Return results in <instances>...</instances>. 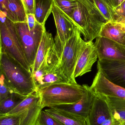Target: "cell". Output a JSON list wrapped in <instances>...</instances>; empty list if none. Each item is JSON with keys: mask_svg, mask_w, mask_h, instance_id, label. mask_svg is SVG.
Returning <instances> with one entry per match:
<instances>
[{"mask_svg": "<svg viewBox=\"0 0 125 125\" xmlns=\"http://www.w3.org/2000/svg\"><path fill=\"white\" fill-rule=\"evenodd\" d=\"M54 0H34V14L37 22L45 25L52 12Z\"/></svg>", "mask_w": 125, "mask_h": 125, "instance_id": "cell-20", "label": "cell"}, {"mask_svg": "<svg viewBox=\"0 0 125 125\" xmlns=\"http://www.w3.org/2000/svg\"><path fill=\"white\" fill-rule=\"evenodd\" d=\"M45 111L64 125H87L85 119L69 112L52 108Z\"/></svg>", "mask_w": 125, "mask_h": 125, "instance_id": "cell-19", "label": "cell"}, {"mask_svg": "<svg viewBox=\"0 0 125 125\" xmlns=\"http://www.w3.org/2000/svg\"><path fill=\"white\" fill-rule=\"evenodd\" d=\"M32 75L37 90L52 84L69 83L61 69L60 58L54 48Z\"/></svg>", "mask_w": 125, "mask_h": 125, "instance_id": "cell-5", "label": "cell"}, {"mask_svg": "<svg viewBox=\"0 0 125 125\" xmlns=\"http://www.w3.org/2000/svg\"><path fill=\"white\" fill-rule=\"evenodd\" d=\"M97 68L109 81L125 88V60H98Z\"/></svg>", "mask_w": 125, "mask_h": 125, "instance_id": "cell-11", "label": "cell"}, {"mask_svg": "<svg viewBox=\"0 0 125 125\" xmlns=\"http://www.w3.org/2000/svg\"><path fill=\"white\" fill-rule=\"evenodd\" d=\"M85 84L86 89V93L79 101L72 104L59 105L50 108L67 112L86 120L91 108L95 94L90 87L88 84Z\"/></svg>", "mask_w": 125, "mask_h": 125, "instance_id": "cell-13", "label": "cell"}, {"mask_svg": "<svg viewBox=\"0 0 125 125\" xmlns=\"http://www.w3.org/2000/svg\"><path fill=\"white\" fill-rule=\"evenodd\" d=\"M54 45V39L52 34L45 31L43 34L37 52L34 64L31 69L32 73L39 69Z\"/></svg>", "mask_w": 125, "mask_h": 125, "instance_id": "cell-17", "label": "cell"}, {"mask_svg": "<svg viewBox=\"0 0 125 125\" xmlns=\"http://www.w3.org/2000/svg\"><path fill=\"white\" fill-rule=\"evenodd\" d=\"M3 12L14 23L27 22V14L21 0H7Z\"/></svg>", "mask_w": 125, "mask_h": 125, "instance_id": "cell-16", "label": "cell"}, {"mask_svg": "<svg viewBox=\"0 0 125 125\" xmlns=\"http://www.w3.org/2000/svg\"><path fill=\"white\" fill-rule=\"evenodd\" d=\"M21 114L0 116V125H20Z\"/></svg>", "mask_w": 125, "mask_h": 125, "instance_id": "cell-27", "label": "cell"}, {"mask_svg": "<svg viewBox=\"0 0 125 125\" xmlns=\"http://www.w3.org/2000/svg\"><path fill=\"white\" fill-rule=\"evenodd\" d=\"M85 84L59 83L52 84L38 90L41 97L42 109L45 107L77 103L86 92Z\"/></svg>", "mask_w": 125, "mask_h": 125, "instance_id": "cell-2", "label": "cell"}, {"mask_svg": "<svg viewBox=\"0 0 125 125\" xmlns=\"http://www.w3.org/2000/svg\"><path fill=\"white\" fill-rule=\"evenodd\" d=\"M84 42L78 28L63 48L60 58V67L69 83L77 84L74 73Z\"/></svg>", "mask_w": 125, "mask_h": 125, "instance_id": "cell-6", "label": "cell"}, {"mask_svg": "<svg viewBox=\"0 0 125 125\" xmlns=\"http://www.w3.org/2000/svg\"><path fill=\"white\" fill-rule=\"evenodd\" d=\"M125 0H119V4H118V6H119L120 5H121V4H122V3H123Z\"/></svg>", "mask_w": 125, "mask_h": 125, "instance_id": "cell-35", "label": "cell"}, {"mask_svg": "<svg viewBox=\"0 0 125 125\" xmlns=\"http://www.w3.org/2000/svg\"><path fill=\"white\" fill-rule=\"evenodd\" d=\"M7 0H0V11L4 12L5 10V5Z\"/></svg>", "mask_w": 125, "mask_h": 125, "instance_id": "cell-34", "label": "cell"}, {"mask_svg": "<svg viewBox=\"0 0 125 125\" xmlns=\"http://www.w3.org/2000/svg\"><path fill=\"white\" fill-rule=\"evenodd\" d=\"M14 23L25 56L31 70L43 34L46 31L45 25L36 22L34 29L30 31L27 22Z\"/></svg>", "mask_w": 125, "mask_h": 125, "instance_id": "cell-7", "label": "cell"}, {"mask_svg": "<svg viewBox=\"0 0 125 125\" xmlns=\"http://www.w3.org/2000/svg\"><path fill=\"white\" fill-rule=\"evenodd\" d=\"M78 5L71 18L79 29L85 42L93 41L100 37L105 24L94 10L91 0H78Z\"/></svg>", "mask_w": 125, "mask_h": 125, "instance_id": "cell-3", "label": "cell"}, {"mask_svg": "<svg viewBox=\"0 0 125 125\" xmlns=\"http://www.w3.org/2000/svg\"><path fill=\"white\" fill-rule=\"evenodd\" d=\"M55 4L70 17L78 5V0H54Z\"/></svg>", "mask_w": 125, "mask_h": 125, "instance_id": "cell-24", "label": "cell"}, {"mask_svg": "<svg viewBox=\"0 0 125 125\" xmlns=\"http://www.w3.org/2000/svg\"><path fill=\"white\" fill-rule=\"evenodd\" d=\"M90 87L96 95L125 99V88L109 81L98 68Z\"/></svg>", "mask_w": 125, "mask_h": 125, "instance_id": "cell-10", "label": "cell"}, {"mask_svg": "<svg viewBox=\"0 0 125 125\" xmlns=\"http://www.w3.org/2000/svg\"><path fill=\"white\" fill-rule=\"evenodd\" d=\"M98 58V55L94 43L93 41H85L75 70L74 76L75 78L91 72Z\"/></svg>", "mask_w": 125, "mask_h": 125, "instance_id": "cell-14", "label": "cell"}, {"mask_svg": "<svg viewBox=\"0 0 125 125\" xmlns=\"http://www.w3.org/2000/svg\"><path fill=\"white\" fill-rule=\"evenodd\" d=\"M108 5L114 11L118 7L119 0H104Z\"/></svg>", "mask_w": 125, "mask_h": 125, "instance_id": "cell-33", "label": "cell"}, {"mask_svg": "<svg viewBox=\"0 0 125 125\" xmlns=\"http://www.w3.org/2000/svg\"><path fill=\"white\" fill-rule=\"evenodd\" d=\"M96 39L94 45L98 60H125V45L105 37Z\"/></svg>", "mask_w": 125, "mask_h": 125, "instance_id": "cell-12", "label": "cell"}, {"mask_svg": "<svg viewBox=\"0 0 125 125\" xmlns=\"http://www.w3.org/2000/svg\"><path fill=\"white\" fill-rule=\"evenodd\" d=\"M25 7L26 14H34V0H21Z\"/></svg>", "mask_w": 125, "mask_h": 125, "instance_id": "cell-28", "label": "cell"}, {"mask_svg": "<svg viewBox=\"0 0 125 125\" xmlns=\"http://www.w3.org/2000/svg\"><path fill=\"white\" fill-rule=\"evenodd\" d=\"M0 52L4 53L18 62L27 70L31 71L26 58L14 23L0 11Z\"/></svg>", "mask_w": 125, "mask_h": 125, "instance_id": "cell-4", "label": "cell"}, {"mask_svg": "<svg viewBox=\"0 0 125 125\" xmlns=\"http://www.w3.org/2000/svg\"><path fill=\"white\" fill-rule=\"evenodd\" d=\"M15 92L7 81L4 76L0 73V101L3 100L8 96Z\"/></svg>", "mask_w": 125, "mask_h": 125, "instance_id": "cell-26", "label": "cell"}, {"mask_svg": "<svg viewBox=\"0 0 125 125\" xmlns=\"http://www.w3.org/2000/svg\"><path fill=\"white\" fill-rule=\"evenodd\" d=\"M52 12L57 28L54 47L60 58L64 46L79 28L72 19L54 3Z\"/></svg>", "mask_w": 125, "mask_h": 125, "instance_id": "cell-8", "label": "cell"}, {"mask_svg": "<svg viewBox=\"0 0 125 125\" xmlns=\"http://www.w3.org/2000/svg\"><path fill=\"white\" fill-rule=\"evenodd\" d=\"M115 12L116 17H121L125 18V0L116 8Z\"/></svg>", "mask_w": 125, "mask_h": 125, "instance_id": "cell-31", "label": "cell"}, {"mask_svg": "<svg viewBox=\"0 0 125 125\" xmlns=\"http://www.w3.org/2000/svg\"><path fill=\"white\" fill-rule=\"evenodd\" d=\"M35 125H64L48 114L41 111L38 116Z\"/></svg>", "mask_w": 125, "mask_h": 125, "instance_id": "cell-25", "label": "cell"}, {"mask_svg": "<svg viewBox=\"0 0 125 125\" xmlns=\"http://www.w3.org/2000/svg\"><path fill=\"white\" fill-rule=\"evenodd\" d=\"M101 125H123L119 119L113 116L106 120Z\"/></svg>", "mask_w": 125, "mask_h": 125, "instance_id": "cell-30", "label": "cell"}, {"mask_svg": "<svg viewBox=\"0 0 125 125\" xmlns=\"http://www.w3.org/2000/svg\"><path fill=\"white\" fill-rule=\"evenodd\" d=\"M114 22L119 24L125 32V18L121 17H116Z\"/></svg>", "mask_w": 125, "mask_h": 125, "instance_id": "cell-32", "label": "cell"}, {"mask_svg": "<svg viewBox=\"0 0 125 125\" xmlns=\"http://www.w3.org/2000/svg\"><path fill=\"white\" fill-rule=\"evenodd\" d=\"M0 69L15 92L27 96L37 90L32 71L4 53L0 52Z\"/></svg>", "mask_w": 125, "mask_h": 125, "instance_id": "cell-1", "label": "cell"}, {"mask_svg": "<svg viewBox=\"0 0 125 125\" xmlns=\"http://www.w3.org/2000/svg\"><path fill=\"white\" fill-rule=\"evenodd\" d=\"M42 109L40 94L38 90H36L27 96L17 106L5 115L21 114L20 125H35Z\"/></svg>", "mask_w": 125, "mask_h": 125, "instance_id": "cell-9", "label": "cell"}, {"mask_svg": "<svg viewBox=\"0 0 125 125\" xmlns=\"http://www.w3.org/2000/svg\"><path fill=\"white\" fill-rule=\"evenodd\" d=\"M100 36L105 37L125 45V32L115 22H108L102 27Z\"/></svg>", "mask_w": 125, "mask_h": 125, "instance_id": "cell-18", "label": "cell"}, {"mask_svg": "<svg viewBox=\"0 0 125 125\" xmlns=\"http://www.w3.org/2000/svg\"><path fill=\"white\" fill-rule=\"evenodd\" d=\"M27 96L14 93L0 101V116L5 115L17 106Z\"/></svg>", "mask_w": 125, "mask_h": 125, "instance_id": "cell-23", "label": "cell"}, {"mask_svg": "<svg viewBox=\"0 0 125 125\" xmlns=\"http://www.w3.org/2000/svg\"><path fill=\"white\" fill-rule=\"evenodd\" d=\"M94 10L103 22H114L116 19L115 11L104 0H91Z\"/></svg>", "mask_w": 125, "mask_h": 125, "instance_id": "cell-21", "label": "cell"}, {"mask_svg": "<svg viewBox=\"0 0 125 125\" xmlns=\"http://www.w3.org/2000/svg\"><path fill=\"white\" fill-rule=\"evenodd\" d=\"M100 96L102 97L108 104L112 115L119 119L123 125H125V99Z\"/></svg>", "mask_w": 125, "mask_h": 125, "instance_id": "cell-22", "label": "cell"}, {"mask_svg": "<svg viewBox=\"0 0 125 125\" xmlns=\"http://www.w3.org/2000/svg\"><path fill=\"white\" fill-rule=\"evenodd\" d=\"M36 22L34 14H27V22L30 31L34 29Z\"/></svg>", "mask_w": 125, "mask_h": 125, "instance_id": "cell-29", "label": "cell"}, {"mask_svg": "<svg viewBox=\"0 0 125 125\" xmlns=\"http://www.w3.org/2000/svg\"><path fill=\"white\" fill-rule=\"evenodd\" d=\"M112 116L111 109L105 100L95 94L91 108L86 120L87 125H101Z\"/></svg>", "mask_w": 125, "mask_h": 125, "instance_id": "cell-15", "label": "cell"}]
</instances>
